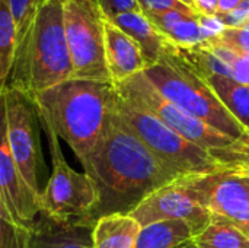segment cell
Listing matches in <instances>:
<instances>
[{"instance_id":"1","label":"cell","mask_w":249,"mask_h":248,"mask_svg":"<svg viewBox=\"0 0 249 248\" xmlns=\"http://www.w3.org/2000/svg\"><path fill=\"white\" fill-rule=\"evenodd\" d=\"M85 172L95 184L98 200L80 227L111 213H131L149 194L184 174L147 149L114 115L86 161Z\"/></svg>"},{"instance_id":"2","label":"cell","mask_w":249,"mask_h":248,"mask_svg":"<svg viewBox=\"0 0 249 248\" xmlns=\"http://www.w3.org/2000/svg\"><path fill=\"white\" fill-rule=\"evenodd\" d=\"M41 124H47L71 148L80 164L104 136L115 111L111 82L67 79L32 96Z\"/></svg>"},{"instance_id":"3","label":"cell","mask_w":249,"mask_h":248,"mask_svg":"<svg viewBox=\"0 0 249 248\" xmlns=\"http://www.w3.org/2000/svg\"><path fill=\"white\" fill-rule=\"evenodd\" d=\"M71 76L73 69L63 22V0H42L29 28L16 39L6 86L32 98L71 79Z\"/></svg>"},{"instance_id":"4","label":"cell","mask_w":249,"mask_h":248,"mask_svg":"<svg viewBox=\"0 0 249 248\" xmlns=\"http://www.w3.org/2000/svg\"><path fill=\"white\" fill-rule=\"evenodd\" d=\"M143 75L174 105L232 139L249 145V133L231 115L207 82L174 53L171 44Z\"/></svg>"},{"instance_id":"5","label":"cell","mask_w":249,"mask_h":248,"mask_svg":"<svg viewBox=\"0 0 249 248\" xmlns=\"http://www.w3.org/2000/svg\"><path fill=\"white\" fill-rule=\"evenodd\" d=\"M114 86L120 95L150 111L185 140L201 148L220 162L238 171L249 170V145L232 139L169 102L147 80L143 72Z\"/></svg>"},{"instance_id":"6","label":"cell","mask_w":249,"mask_h":248,"mask_svg":"<svg viewBox=\"0 0 249 248\" xmlns=\"http://www.w3.org/2000/svg\"><path fill=\"white\" fill-rule=\"evenodd\" d=\"M117 91V89H115ZM115 115L158 158L184 175L238 171L185 140L155 114L117 92Z\"/></svg>"},{"instance_id":"7","label":"cell","mask_w":249,"mask_h":248,"mask_svg":"<svg viewBox=\"0 0 249 248\" xmlns=\"http://www.w3.org/2000/svg\"><path fill=\"white\" fill-rule=\"evenodd\" d=\"M41 126L47 133L53 170L39 196V213L54 221L80 225L96 205L95 184L86 172H77L67 164L54 130L47 124Z\"/></svg>"},{"instance_id":"8","label":"cell","mask_w":249,"mask_h":248,"mask_svg":"<svg viewBox=\"0 0 249 248\" xmlns=\"http://www.w3.org/2000/svg\"><path fill=\"white\" fill-rule=\"evenodd\" d=\"M105 19L95 0H63L73 79L111 82L105 60Z\"/></svg>"},{"instance_id":"9","label":"cell","mask_w":249,"mask_h":248,"mask_svg":"<svg viewBox=\"0 0 249 248\" xmlns=\"http://www.w3.org/2000/svg\"><path fill=\"white\" fill-rule=\"evenodd\" d=\"M7 142L19 174L39 202L45 174L41 148V120L34 99L10 86L3 88Z\"/></svg>"},{"instance_id":"10","label":"cell","mask_w":249,"mask_h":248,"mask_svg":"<svg viewBox=\"0 0 249 248\" xmlns=\"http://www.w3.org/2000/svg\"><path fill=\"white\" fill-rule=\"evenodd\" d=\"M130 215L142 227L158 221H182L194 231V237L212 219V213L191 187L188 175L179 177L149 194Z\"/></svg>"},{"instance_id":"11","label":"cell","mask_w":249,"mask_h":248,"mask_svg":"<svg viewBox=\"0 0 249 248\" xmlns=\"http://www.w3.org/2000/svg\"><path fill=\"white\" fill-rule=\"evenodd\" d=\"M242 171L188 175L191 187L212 215L235 225L249 224V183Z\"/></svg>"},{"instance_id":"12","label":"cell","mask_w":249,"mask_h":248,"mask_svg":"<svg viewBox=\"0 0 249 248\" xmlns=\"http://www.w3.org/2000/svg\"><path fill=\"white\" fill-rule=\"evenodd\" d=\"M0 208L15 225L28 231L39 213L38 200L23 183L9 148L3 88L0 89Z\"/></svg>"},{"instance_id":"13","label":"cell","mask_w":249,"mask_h":248,"mask_svg":"<svg viewBox=\"0 0 249 248\" xmlns=\"http://www.w3.org/2000/svg\"><path fill=\"white\" fill-rule=\"evenodd\" d=\"M105 60L114 85L147 67L137 42L108 19H105Z\"/></svg>"},{"instance_id":"14","label":"cell","mask_w":249,"mask_h":248,"mask_svg":"<svg viewBox=\"0 0 249 248\" xmlns=\"http://www.w3.org/2000/svg\"><path fill=\"white\" fill-rule=\"evenodd\" d=\"M90 229L38 213L29 231L28 248H93Z\"/></svg>"},{"instance_id":"15","label":"cell","mask_w":249,"mask_h":248,"mask_svg":"<svg viewBox=\"0 0 249 248\" xmlns=\"http://www.w3.org/2000/svg\"><path fill=\"white\" fill-rule=\"evenodd\" d=\"M160 35L172 45L194 47L204 41L201 34L198 15L185 13L179 10H166L144 15Z\"/></svg>"},{"instance_id":"16","label":"cell","mask_w":249,"mask_h":248,"mask_svg":"<svg viewBox=\"0 0 249 248\" xmlns=\"http://www.w3.org/2000/svg\"><path fill=\"white\" fill-rule=\"evenodd\" d=\"M108 20H111L115 26H118L123 32H125L131 39L137 42L147 67L158 63L169 44L142 12L118 15Z\"/></svg>"},{"instance_id":"17","label":"cell","mask_w":249,"mask_h":248,"mask_svg":"<svg viewBox=\"0 0 249 248\" xmlns=\"http://www.w3.org/2000/svg\"><path fill=\"white\" fill-rule=\"evenodd\" d=\"M142 225L128 213H111L99 218L90 237L93 248H134Z\"/></svg>"},{"instance_id":"18","label":"cell","mask_w":249,"mask_h":248,"mask_svg":"<svg viewBox=\"0 0 249 248\" xmlns=\"http://www.w3.org/2000/svg\"><path fill=\"white\" fill-rule=\"evenodd\" d=\"M231 115L249 133V85L222 75L203 77Z\"/></svg>"},{"instance_id":"19","label":"cell","mask_w":249,"mask_h":248,"mask_svg":"<svg viewBox=\"0 0 249 248\" xmlns=\"http://www.w3.org/2000/svg\"><path fill=\"white\" fill-rule=\"evenodd\" d=\"M194 238L182 221H158L142 227L134 248H178Z\"/></svg>"},{"instance_id":"20","label":"cell","mask_w":249,"mask_h":248,"mask_svg":"<svg viewBox=\"0 0 249 248\" xmlns=\"http://www.w3.org/2000/svg\"><path fill=\"white\" fill-rule=\"evenodd\" d=\"M191 243L198 248H249V237L231 221L212 215L210 224Z\"/></svg>"},{"instance_id":"21","label":"cell","mask_w":249,"mask_h":248,"mask_svg":"<svg viewBox=\"0 0 249 248\" xmlns=\"http://www.w3.org/2000/svg\"><path fill=\"white\" fill-rule=\"evenodd\" d=\"M16 50V26L7 0H0V89L7 85Z\"/></svg>"},{"instance_id":"22","label":"cell","mask_w":249,"mask_h":248,"mask_svg":"<svg viewBox=\"0 0 249 248\" xmlns=\"http://www.w3.org/2000/svg\"><path fill=\"white\" fill-rule=\"evenodd\" d=\"M203 42H206V45L214 53V56H217L229 67L231 79H233L239 83L249 85V54H238V53L214 42L213 39H207Z\"/></svg>"},{"instance_id":"23","label":"cell","mask_w":249,"mask_h":248,"mask_svg":"<svg viewBox=\"0 0 249 248\" xmlns=\"http://www.w3.org/2000/svg\"><path fill=\"white\" fill-rule=\"evenodd\" d=\"M41 1L42 0H7L16 26V39H19L32 23Z\"/></svg>"},{"instance_id":"24","label":"cell","mask_w":249,"mask_h":248,"mask_svg":"<svg viewBox=\"0 0 249 248\" xmlns=\"http://www.w3.org/2000/svg\"><path fill=\"white\" fill-rule=\"evenodd\" d=\"M29 231L15 225L0 208V248H28Z\"/></svg>"},{"instance_id":"25","label":"cell","mask_w":249,"mask_h":248,"mask_svg":"<svg viewBox=\"0 0 249 248\" xmlns=\"http://www.w3.org/2000/svg\"><path fill=\"white\" fill-rule=\"evenodd\" d=\"M213 41L238 54H249V20L239 28H225Z\"/></svg>"},{"instance_id":"26","label":"cell","mask_w":249,"mask_h":248,"mask_svg":"<svg viewBox=\"0 0 249 248\" xmlns=\"http://www.w3.org/2000/svg\"><path fill=\"white\" fill-rule=\"evenodd\" d=\"M137 1H139L140 10L143 15L156 13V12H166V10H179V12H185V13H197L193 7L182 3L181 0H137Z\"/></svg>"},{"instance_id":"27","label":"cell","mask_w":249,"mask_h":248,"mask_svg":"<svg viewBox=\"0 0 249 248\" xmlns=\"http://www.w3.org/2000/svg\"><path fill=\"white\" fill-rule=\"evenodd\" d=\"M95 1L107 19H112L124 13L142 12L137 0H95Z\"/></svg>"},{"instance_id":"28","label":"cell","mask_w":249,"mask_h":248,"mask_svg":"<svg viewBox=\"0 0 249 248\" xmlns=\"http://www.w3.org/2000/svg\"><path fill=\"white\" fill-rule=\"evenodd\" d=\"M216 18L226 28H239L249 20V0H242L232 12L216 13Z\"/></svg>"},{"instance_id":"29","label":"cell","mask_w":249,"mask_h":248,"mask_svg":"<svg viewBox=\"0 0 249 248\" xmlns=\"http://www.w3.org/2000/svg\"><path fill=\"white\" fill-rule=\"evenodd\" d=\"M198 22L204 41L219 37L225 31V25L216 18V15H198Z\"/></svg>"},{"instance_id":"30","label":"cell","mask_w":249,"mask_h":248,"mask_svg":"<svg viewBox=\"0 0 249 248\" xmlns=\"http://www.w3.org/2000/svg\"><path fill=\"white\" fill-rule=\"evenodd\" d=\"M219 0H193L194 10L198 15H216Z\"/></svg>"},{"instance_id":"31","label":"cell","mask_w":249,"mask_h":248,"mask_svg":"<svg viewBox=\"0 0 249 248\" xmlns=\"http://www.w3.org/2000/svg\"><path fill=\"white\" fill-rule=\"evenodd\" d=\"M242 0H219L217 1V12L216 13H228L232 12Z\"/></svg>"},{"instance_id":"32","label":"cell","mask_w":249,"mask_h":248,"mask_svg":"<svg viewBox=\"0 0 249 248\" xmlns=\"http://www.w3.org/2000/svg\"><path fill=\"white\" fill-rule=\"evenodd\" d=\"M241 231H244V234L245 235H248L249 237V224H247V225H236Z\"/></svg>"},{"instance_id":"33","label":"cell","mask_w":249,"mask_h":248,"mask_svg":"<svg viewBox=\"0 0 249 248\" xmlns=\"http://www.w3.org/2000/svg\"><path fill=\"white\" fill-rule=\"evenodd\" d=\"M178 248H198L197 246H194L191 241H188V243H185V244H182L181 247H178Z\"/></svg>"},{"instance_id":"34","label":"cell","mask_w":249,"mask_h":248,"mask_svg":"<svg viewBox=\"0 0 249 248\" xmlns=\"http://www.w3.org/2000/svg\"><path fill=\"white\" fill-rule=\"evenodd\" d=\"M182 3H185V4H188L190 7H193L194 9V3H193V0H181Z\"/></svg>"},{"instance_id":"35","label":"cell","mask_w":249,"mask_h":248,"mask_svg":"<svg viewBox=\"0 0 249 248\" xmlns=\"http://www.w3.org/2000/svg\"><path fill=\"white\" fill-rule=\"evenodd\" d=\"M241 174H242V177H244V178H245V180L249 183V170L248 171H242Z\"/></svg>"}]
</instances>
